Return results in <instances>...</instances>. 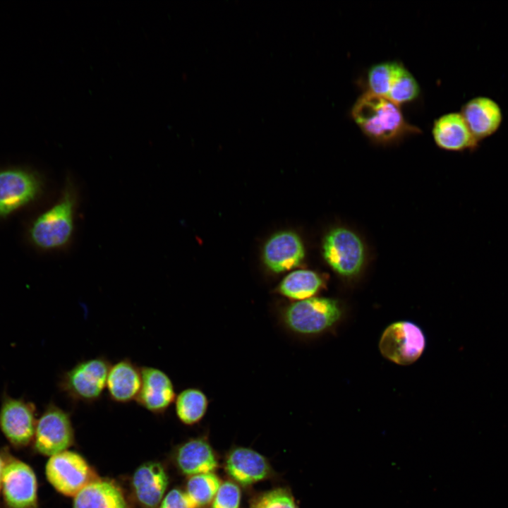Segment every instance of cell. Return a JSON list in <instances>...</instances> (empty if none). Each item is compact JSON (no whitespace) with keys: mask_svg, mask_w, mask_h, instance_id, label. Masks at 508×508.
Returning <instances> with one entry per match:
<instances>
[{"mask_svg":"<svg viewBox=\"0 0 508 508\" xmlns=\"http://www.w3.org/2000/svg\"><path fill=\"white\" fill-rule=\"evenodd\" d=\"M46 476L60 493L75 496L86 485L97 480V476L86 461L75 452L64 451L48 460Z\"/></svg>","mask_w":508,"mask_h":508,"instance_id":"obj_7","label":"cell"},{"mask_svg":"<svg viewBox=\"0 0 508 508\" xmlns=\"http://www.w3.org/2000/svg\"><path fill=\"white\" fill-rule=\"evenodd\" d=\"M110 367L109 361L104 356L80 361L64 373L59 388L73 401L95 402L106 388Z\"/></svg>","mask_w":508,"mask_h":508,"instance_id":"obj_4","label":"cell"},{"mask_svg":"<svg viewBox=\"0 0 508 508\" xmlns=\"http://www.w3.org/2000/svg\"><path fill=\"white\" fill-rule=\"evenodd\" d=\"M460 113L478 142L493 135L503 119L500 105L488 97L470 99L463 105Z\"/></svg>","mask_w":508,"mask_h":508,"instance_id":"obj_14","label":"cell"},{"mask_svg":"<svg viewBox=\"0 0 508 508\" xmlns=\"http://www.w3.org/2000/svg\"><path fill=\"white\" fill-rule=\"evenodd\" d=\"M436 145L449 151L475 150L478 141L471 132L461 113L452 112L436 119L433 127Z\"/></svg>","mask_w":508,"mask_h":508,"instance_id":"obj_15","label":"cell"},{"mask_svg":"<svg viewBox=\"0 0 508 508\" xmlns=\"http://www.w3.org/2000/svg\"><path fill=\"white\" fill-rule=\"evenodd\" d=\"M337 301L324 297H311L284 306L279 310L283 326L297 336H313L332 327L341 317Z\"/></svg>","mask_w":508,"mask_h":508,"instance_id":"obj_3","label":"cell"},{"mask_svg":"<svg viewBox=\"0 0 508 508\" xmlns=\"http://www.w3.org/2000/svg\"><path fill=\"white\" fill-rule=\"evenodd\" d=\"M420 92L418 83L413 75L399 64L386 98L400 105L414 100Z\"/></svg>","mask_w":508,"mask_h":508,"instance_id":"obj_24","label":"cell"},{"mask_svg":"<svg viewBox=\"0 0 508 508\" xmlns=\"http://www.w3.org/2000/svg\"><path fill=\"white\" fill-rule=\"evenodd\" d=\"M73 508H128L121 490L108 481L95 480L75 495Z\"/></svg>","mask_w":508,"mask_h":508,"instance_id":"obj_20","label":"cell"},{"mask_svg":"<svg viewBox=\"0 0 508 508\" xmlns=\"http://www.w3.org/2000/svg\"><path fill=\"white\" fill-rule=\"evenodd\" d=\"M37 421L35 405L4 396L0 408V429L12 447L21 449L33 441Z\"/></svg>","mask_w":508,"mask_h":508,"instance_id":"obj_11","label":"cell"},{"mask_svg":"<svg viewBox=\"0 0 508 508\" xmlns=\"http://www.w3.org/2000/svg\"><path fill=\"white\" fill-rule=\"evenodd\" d=\"M220 485L213 473L198 474L190 477L186 493L195 508H198L214 499Z\"/></svg>","mask_w":508,"mask_h":508,"instance_id":"obj_23","label":"cell"},{"mask_svg":"<svg viewBox=\"0 0 508 508\" xmlns=\"http://www.w3.org/2000/svg\"><path fill=\"white\" fill-rule=\"evenodd\" d=\"M241 491L238 485L232 482H224L220 485L212 502V508H238Z\"/></svg>","mask_w":508,"mask_h":508,"instance_id":"obj_27","label":"cell"},{"mask_svg":"<svg viewBox=\"0 0 508 508\" xmlns=\"http://www.w3.org/2000/svg\"><path fill=\"white\" fill-rule=\"evenodd\" d=\"M75 205L74 188L68 183L59 201L31 224L29 237L34 246L42 250H55L66 245L73 231Z\"/></svg>","mask_w":508,"mask_h":508,"instance_id":"obj_2","label":"cell"},{"mask_svg":"<svg viewBox=\"0 0 508 508\" xmlns=\"http://www.w3.org/2000/svg\"><path fill=\"white\" fill-rule=\"evenodd\" d=\"M167 485V473L157 462L143 464L137 468L133 477V486L138 500L149 508H154L160 502Z\"/></svg>","mask_w":508,"mask_h":508,"instance_id":"obj_17","label":"cell"},{"mask_svg":"<svg viewBox=\"0 0 508 508\" xmlns=\"http://www.w3.org/2000/svg\"><path fill=\"white\" fill-rule=\"evenodd\" d=\"M73 440V429L69 415L50 403L37 421L33 438L35 450L52 456L66 451Z\"/></svg>","mask_w":508,"mask_h":508,"instance_id":"obj_9","label":"cell"},{"mask_svg":"<svg viewBox=\"0 0 508 508\" xmlns=\"http://www.w3.org/2000/svg\"><path fill=\"white\" fill-rule=\"evenodd\" d=\"M251 508H296L293 496L286 489L276 488L258 497Z\"/></svg>","mask_w":508,"mask_h":508,"instance_id":"obj_26","label":"cell"},{"mask_svg":"<svg viewBox=\"0 0 508 508\" xmlns=\"http://www.w3.org/2000/svg\"><path fill=\"white\" fill-rule=\"evenodd\" d=\"M3 465H4L3 458H2L1 454L0 453V492H1V482Z\"/></svg>","mask_w":508,"mask_h":508,"instance_id":"obj_29","label":"cell"},{"mask_svg":"<svg viewBox=\"0 0 508 508\" xmlns=\"http://www.w3.org/2000/svg\"><path fill=\"white\" fill-rule=\"evenodd\" d=\"M1 454L4 461L1 493L6 508H38L37 483L32 468L7 449Z\"/></svg>","mask_w":508,"mask_h":508,"instance_id":"obj_5","label":"cell"},{"mask_svg":"<svg viewBox=\"0 0 508 508\" xmlns=\"http://www.w3.org/2000/svg\"><path fill=\"white\" fill-rule=\"evenodd\" d=\"M324 286V280L318 273L306 270L289 273L280 282L277 291L291 300L301 301L313 297Z\"/></svg>","mask_w":508,"mask_h":508,"instance_id":"obj_21","label":"cell"},{"mask_svg":"<svg viewBox=\"0 0 508 508\" xmlns=\"http://www.w3.org/2000/svg\"><path fill=\"white\" fill-rule=\"evenodd\" d=\"M425 337L421 329L412 322H397L383 332L379 347L385 358L399 365L416 361L425 349Z\"/></svg>","mask_w":508,"mask_h":508,"instance_id":"obj_10","label":"cell"},{"mask_svg":"<svg viewBox=\"0 0 508 508\" xmlns=\"http://www.w3.org/2000/svg\"><path fill=\"white\" fill-rule=\"evenodd\" d=\"M322 254L329 266L345 278L357 276L365 259V247L359 236L344 227L334 228L325 236Z\"/></svg>","mask_w":508,"mask_h":508,"instance_id":"obj_6","label":"cell"},{"mask_svg":"<svg viewBox=\"0 0 508 508\" xmlns=\"http://www.w3.org/2000/svg\"><path fill=\"white\" fill-rule=\"evenodd\" d=\"M208 404V398L201 389L195 387L186 388L176 395V413L183 423L193 425L203 418Z\"/></svg>","mask_w":508,"mask_h":508,"instance_id":"obj_22","label":"cell"},{"mask_svg":"<svg viewBox=\"0 0 508 508\" xmlns=\"http://www.w3.org/2000/svg\"><path fill=\"white\" fill-rule=\"evenodd\" d=\"M140 369L142 384L135 401L152 413L164 412L176 397L171 380L159 368L143 366Z\"/></svg>","mask_w":508,"mask_h":508,"instance_id":"obj_12","label":"cell"},{"mask_svg":"<svg viewBox=\"0 0 508 508\" xmlns=\"http://www.w3.org/2000/svg\"><path fill=\"white\" fill-rule=\"evenodd\" d=\"M399 64L387 61L373 65L368 72V92L386 97Z\"/></svg>","mask_w":508,"mask_h":508,"instance_id":"obj_25","label":"cell"},{"mask_svg":"<svg viewBox=\"0 0 508 508\" xmlns=\"http://www.w3.org/2000/svg\"><path fill=\"white\" fill-rule=\"evenodd\" d=\"M159 508H195V507L186 492L174 489L166 495Z\"/></svg>","mask_w":508,"mask_h":508,"instance_id":"obj_28","label":"cell"},{"mask_svg":"<svg viewBox=\"0 0 508 508\" xmlns=\"http://www.w3.org/2000/svg\"><path fill=\"white\" fill-rule=\"evenodd\" d=\"M226 470L239 483L249 485L267 477L270 466L265 458L258 452L248 448L238 447L228 456Z\"/></svg>","mask_w":508,"mask_h":508,"instance_id":"obj_18","label":"cell"},{"mask_svg":"<svg viewBox=\"0 0 508 508\" xmlns=\"http://www.w3.org/2000/svg\"><path fill=\"white\" fill-rule=\"evenodd\" d=\"M141 384V369L129 358L111 365L106 387L113 401L125 404L136 400Z\"/></svg>","mask_w":508,"mask_h":508,"instance_id":"obj_16","label":"cell"},{"mask_svg":"<svg viewBox=\"0 0 508 508\" xmlns=\"http://www.w3.org/2000/svg\"><path fill=\"white\" fill-rule=\"evenodd\" d=\"M176 462L182 473L190 476L212 473L217 467L212 447L199 438L190 440L179 448Z\"/></svg>","mask_w":508,"mask_h":508,"instance_id":"obj_19","label":"cell"},{"mask_svg":"<svg viewBox=\"0 0 508 508\" xmlns=\"http://www.w3.org/2000/svg\"><path fill=\"white\" fill-rule=\"evenodd\" d=\"M351 117L370 140L389 143L417 133L420 129L405 120L399 105L386 97L366 92L352 107Z\"/></svg>","mask_w":508,"mask_h":508,"instance_id":"obj_1","label":"cell"},{"mask_svg":"<svg viewBox=\"0 0 508 508\" xmlns=\"http://www.w3.org/2000/svg\"><path fill=\"white\" fill-rule=\"evenodd\" d=\"M304 247L300 238L291 231H282L272 236L263 250L266 266L276 273L291 270L304 258Z\"/></svg>","mask_w":508,"mask_h":508,"instance_id":"obj_13","label":"cell"},{"mask_svg":"<svg viewBox=\"0 0 508 508\" xmlns=\"http://www.w3.org/2000/svg\"><path fill=\"white\" fill-rule=\"evenodd\" d=\"M41 188L38 176L28 169H0V218L7 217L32 202Z\"/></svg>","mask_w":508,"mask_h":508,"instance_id":"obj_8","label":"cell"}]
</instances>
